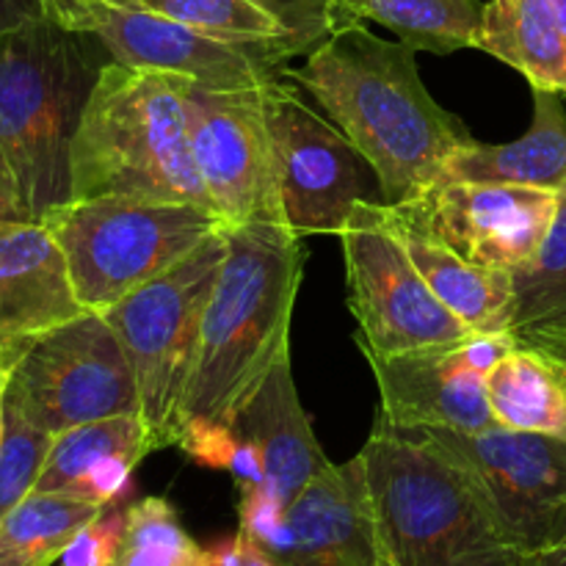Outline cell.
Wrapping results in <instances>:
<instances>
[{"label": "cell", "mask_w": 566, "mask_h": 566, "mask_svg": "<svg viewBox=\"0 0 566 566\" xmlns=\"http://www.w3.org/2000/svg\"><path fill=\"white\" fill-rule=\"evenodd\" d=\"M415 53L409 44L376 36L365 22H343L304 66L282 70L346 133L374 169L385 205L429 191L448 160L473 142L468 125L423 86Z\"/></svg>", "instance_id": "cell-1"}, {"label": "cell", "mask_w": 566, "mask_h": 566, "mask_svg": "<svg viewBox=\"0 0 566 566\" xmlns=\"http://www.w3.org/2000/svg\"><path fill=\"white\" fill-rule=\"evenodd\" d=\"M227 258L205 304L186 423L232 426L285 354L307 247L285 221L224 224Z\"/></svg>", "instance_id": "cell-2"}, {"label": "cell", "mask_w": 566, "mask_h": 566, "mask_svg": "<svg viewBox=\"0 0 566 566\" xmlns=\"http://www.w3.org/2000/svg\"><path fill=\"white\" fill-rule=\"evenodd\" d=\"M188 83L175 72L105 61L72 138V199L127 197L213 210L188 144Z\"/></svg>", "instance_id": "cell-3"}, {"label": "cell", "mask_w": 566, "mask_h": 566, "mask_svg": "<svg viewBox=\"0 0 566 566\" xmlns=\"http://www.w3.org/2000/svg\"><path fill=\"white\" fill-rule=\"evenodd\" d=\"M376 525L390 566H520L479 486L420 429L376 418L363 451Z\"/></svg>", "instance_id": "cell-4"}, {"label": "cell", "mask_w": 566, "mask_h": 566, "mask_svg": "<svg viewBox=\"0 0 566 566\" xmlns=\"http://www.w3.org/2000/svg\"><path fill=\"white\" fill-rule=\"evenodd\" d=\"M92 42L48 17L0 39V149L31 221L72 199V138L103 70Z\"/></svg>", "instance_id": "cell-5"}, {"label": "cell", "mask_w": 566, "mask_h": 566, "mask_svg": "<svg viewBox=\"0 0 566 566\" xmlns=\"http://www.w3.org/2000/svg\"><path fill=\"white\" fill-rule=\"evenodd\" d=\"M61 247L72 287L88 313H105L175 269L224 227L202 205L153 199H70L42 219Z\"/></svg>", "instance_id": "cell-6"}, {"label": "cell", "mask_w": 566, "mask_h": 566, "mask_svg": "<svg viewBox=\"0 0 566 566\" xmlns=\"http://www.w3.org/2000/svg\"><path fill=\"white\" fill-rule=\"evenodd\" d=\"M224 258L227 230L221 227L175 269L99 313L114 326L136 370L142 418L158 448L180 440V412L197 359L199 326Z\"/></svg>", "instance_id": "cell-7"}, {"label": "cell", "mask_w": 566, "mask_h": 566, "mask_svg": "<svg viewBox=\"0 0 566 566\" xmlns=\"http://www.w3.org/2000/svg\"><path fill=\"white\" fill-rule=\"evenodd\" d=\"M337 238L346 258L348 307L359 324V352L401 354L475 335L426 285L392 230L385 202L357 199Z\"/></svg>", "instance_id": "cell-8"}, {"label": "cell", "mask_w": 566, "mask_h": 566, "mask_svg": "<svg viewBox=\"0 0 566 566\" xmlns=\"http://www.w3.org/2000/svg\"><path fill=\"white\" fill-rule=\"evenodd\" d=\"M6 398L53 437L92 420L142 415L136 370L99 313L39 337L11 370Z\"/></svg>", "instance_id": "cell-9"}, {"label": "cell", "mask_w": 566, "mask_h": 566, "mask_svg": "<svg viewBox=\"0 0 566 566\" xmlns=\"http://www.w3.org/2000/svg\"><path fill=\"white\" fill-rule=\"evenodd\" d=\"M457 457L517 553L566 539V440L492 426L479 434L420 429Z\"/></svg>", "instance_id": "cell-10"}, {"label": "cell", "mask_w": 566, "mask_h": 566, "mask_svg": "<svg viewBox=\"0 0 566 566\" xmlns=\"http://www.w3.org/2000/svg\"><path fill=\"white\" fill-rule=\"evenodd\" d=\"M282 213L296 235H340L363 197L359 158L346 133L315 114L291 83L263 86Z\"/></svg>", "instance_id": "cell-11"}, {"label": "cell", "mask_w": 566, "mask_h": 566, "mask_svg": "<svg viewBox=\"0 0 566 566\" xmlns=\"http://www.w3.org/2000/svg\"><path fill=\"white\" fill-rule=\"evenodd\" d=\"M186 108L193 166L224 224L285 221L271 158L263 86L216 92L191 81Z\"/></svg>", "instance_id": "cell-12"}, {"label": "cell", "mask_w": 566, "mask_h": 566, "mask_svg": "<svg viewBox=\"0 0 566 566\" xmlns=\"http://www.w3.org/2000/svg\"><path fill=\"white\" fill-rule=\"evenodd\" d=\"M403 208L468 263L520 274L539 258L551 235L558 191L442 180Z\"/></svg>", "instance_id": "cell-13"}, {"label": "cell", "mask_w": 566, "mask_h": 566, "mask_svg": "<svg viewBox=\"0 0 566 566\" xmlns=\"http://www.w3.org/2000/svg\"><path fill=\"white\" fill-rule=\"evenodd\" d=\"M88 33L103 42L111 61L138 70L175 72L216 92L265 86L276 77V64L296 53L291 44L227 42L155 11L105 0H92Z\"/></svg>", "instance_id": "cell-14"}, {"label": "cell", "mask_w": 566, "mask_h": 566, "mask_svg": "<svg viewBox=\"0 0 566 566\" xmlns=\"http://www.w3.org/2000/svg\"><path fill=\"white\" fill-rule=\"evenodd\" d=\"M464 340L401 354L363 352L379 385V418L396 429H446L464 434L497 426L486 401V374L470 363Z\"/></svg>", "instance_id": "cell-15"}, {"label": "cell", "mask_w": 566, "mask_h": 566, "mask_svg": "<svg viewBox=\"0 0 566 566\" xmlns=\"http://www.w3.org/2000/svg\"><path fill=\"white\" fill-rule=\"evenodd\" d=\"M276 566H390L363 453L326 464L287 506V545Z\"/></svg>", "instance_id": "cell-16"}, {"label": "cell", "mask_w": 566, "mask_h": 566, "mask_svg": "<svg viewBox=\"0 0 566 566\" xmlns=\"http://www.w3.org/2000/svg\"><path fill=\"white\" fill-rule=\"evenodd\" d=\"M88 313L61 247L42 221L0 227V374L42 335Z\"/></svg>", "instance_id": "cell-17"}, {"label": "cell", "mask_w": 566, "mask_h": 566, "mask_svg": "<svg viewBox=\"0 0 566 566\" xmlns=\"http://www.w3.org/2000/svg\"><path fill=\"white\" fill-rule=\"evenodd\" d=\"M158 451L142 415H116L75 426L53 440L33 492H55L111 509L130 490L133 470Z\"/></svg>", "instance_id": "cell-18"}, {"label": "cell", "mask_w": 566, "mask_h": 566, "mask_svg": "<svg viewBox=\"0 0 566 566\" xmlns=\"http://www.w3.org/2000/svg\"><path fill=\"white\" fill-rule=\"evenodd\" d=\"M387 216L409 260L437 298L475 335L512 332L517 315L514 274L481 269L459 258L437 235H431L403 205H387Z\"/></svg>", "instance_id": "cell-19"}, {"label": "cell", "mask_w": 566, "mask_h": 566, "mask_svg": "<svg viewBox=\"0 0 566 566\" xmlns=\"http://www.w3.org/2000/svg\"><path fill=\"white\" fill-rule=\"evenodd\" d=\"M232 429L252 442L265 464V486L285 506L329 464L298 401L291 354L274 365L258 396L243 407Z\"/></svg>", "instance_id": "cell-20"}, {"label": "cell", "mask_w": 566, "mask_h": 566, "mask_svg": "<svg viewBox=\"0 0 566 566\" xmlns=\"http://www.w3.org/2000/svg\"><path fill=\"white\" fill-rule=\"evenodd\" d=\"M442 180L506 182L564 191L566 108L562 94L534 88V116L528 130L509 144H479L473 138L448 160Z\"/></svg>", "instance_id": "cell-21"}, {"label": "cell", "mask_w": 566, "mask_h": 566, "mask_svg": "<svg viewBox=\"0 0 566 566\" xmlns=\"http://www.w3.org/2000/svg\"><path fill=\"white\" fill-rule=\"evenodd\" d=\"M475 48L514 66L531 88L566 97V22L553 0L484 3Z\"/></svg>", "instance_id": "cell-22"}, {"label": "cell", "mask_w": 566, "mask_h": 566, "mask_svg": "<svg viewBox=\"0 0 566 566\" xmlns=\"http://www.w3.org/2000/svg\"><path fill=\"white\" fill-rule=\"evenodd\" d=\"M486 401L497 426L566 440V357L517 340L486 374Z\"/></svg>", "instance_id": "cell-23"}, {"label": "cell", "mask_w": 566, "mask_h": 566, "mask_svg": "<svg viewBox=\"0 0 566 566\" xmlns=\"http://www.w3.org/2000/svg\"><path fill=\"white\" fill-rule=\"evenodd\" d=\"M481 20V0H329V31L343 22H379L398 42L437 55L475 48Z\"/></svg>", "instance_id": "cell-24"}, {"label": "cell", "mask_w": 566, "mask_h": 566, "mask_svg": "<svg viewBox=\"0 0 566 566\" xmlns=\"http://www.w3.org/2000/svg\"><path fill=\"white\" fill-rule=\"evenodd\" d=\"M103 512L81 497L33 492L0 517V566H55L72 539Z\"/></svg>", "instance_id": "cell-25"}, {"label": "cell", "mask_w": 566, "mask_h": 566, "mask_svg": "<svg viewBox=\"0 0 566 566\" xmlns=\"http://www.w3.org/2000/svg\"><path fill=\"white\" fill-rule=\"evenodd\" d=\"M125 6L155 11L227 42L291 44L293 50L313 42L282 0H127Z\"/></svg>", "instance_id": "cell-26"}, {"label": "cell", "mask_w": 566, "mask_h": 566, "mask_svg": "<svg viewBox=\"0 0 566 566\" xmlns=\"http://www.w3.org/2000/svg\"><path fill=\"white\" fill-rule=\"evenodd\" d=\"M517 315L512 335L523 343H542L566 332V188L558 191L556 221L539 258L514 274Z\"/></svg>", "instance_id": "cell-27"}, {"label": "cell", "mask_w": 566, "mask_h": 566, "mask_svg": "<svg viewBox=\"0 0 566 566\" xmlns=\"http://www.w3.org/2000/svg\"><path fill=\"white\" fill-rule=\"evenodd\" d=\"M208 551L182 528L166 497H142L125 509L114 566H205Z\"/></svg>", "instance_id": "cell-28"}, {"label": "cell", "mask_w": 566, "mask_h": 566, "mask_svg": "<svg viewBox=\"0 0 566 566\" xmlns=\"http://www.w3.org/2000/svg\"><path fill=\"white\" fill-rule=\"evenodd\" d=\"M53 434L39 429L3 396V429H0V517L33 495L42 475Z\"/></svg>", "instance_id": "cell-29"}, {"label": "cell", "mask_w": 566, "mask_h": 566, "mask_svg": "<svg viewBox=\"0 0 566 566\" xmlns=\"http://www.w3.org/2000/svg\"><path fill=\"white\" fill-rule=\"evenodd\" d=\"M177 448L188 453L197 464L213 470H227L241 486L265 484V464L258 448L238 437L232 426L221 423H186Z\"/></svg>", "instance_id": "cell-30"}, {"label": "cell", "mask_w": 566, "mask_h": 566, "mask_svg": "<svg viewBox=\"0 0 566 566\" xmlns=\"http://www.w3.org/2000/svg\"><path fill=\"white\" fill-rule=\"evenodd\" d=\"M241 531H247L271 556L287 545V506L265 484L243 486L241 495Z\"/></svg>", "instance_id": "cell-31"}, {"label": "cell", "mask_w": 566, "mask_h": 566, "mask_svg": "<svg viewBox=\"0 0 566 566\" xmlns=\"http://www.w3.org/2000/svg\"><path fill=\"white\" fill-rule=\"evenodd\" d=\"M122 531H125V509H105L94 523H88L81 534L72 539L59 566H114L119 553Z\"/></svg>", "instance_id": "cell-32"}, {"label": "cell", "mask_w": 566, "mask_h": 566, "mask_svg": "<svg viewBox=\"0 0 566 566\" xmlns=\"http://www.w3.org/2000/svg\"><path fill=\"white\" fill-rule=\"evenodd\" d=\"M205 566H276V562L247 531L238 528L235 536L210 547Z\"/></svg>", "instance_id": "cell-33"}, {"label": "cell", "mask_w": 566, "mask_h": 566, "mask_svg": "<svg viewBox=\"0 0 566 566\" xmlns=\"http://www.w3.org/2000/svg\"><path fill=\"white\" fill-rule=\"evenodd\" d=\"M20 221H31V216H28L25 202L20 197V186H17L9 158L0 149V227L20 224Z\"/></svg>", "instance_id": "cell-34"}, {"label": "cell", "mask_w": 566, "mask_h": 566, "mask_svg": "<svg viewBox=\"0 0 566 566\" xmlns=\"http://www.w3.org/2000/svg\"><path fill=\"white\" fill-rule=\"evenodd\" d=\"M44 17L70 31H86L92 28V0H42Z\"/></svg>", "instance_id": "cell-35"}, {"label": "cell", "mask_w": 566, "mask_h": 566, "mask_svg": "<svg viewBox=\"0 0 566 566\" xmlns=\"http://www.w3.org/2000/svg\"><path fill=\"white\" fill-rule=\"evenodd\" d=\"M287 3L310 39H324L329 33V0H287Z\"/></svg>", "instance_id": "cell-36"}, {"label": "cell", "mask_w": 566, "mask_h": 566, "mask_svg": "<svg viewBox=\"0 0 566 566\" xmlns=\"http://www.w3.org/2000/svg\"><path fill=\"white\" fill-rule=\"evenodd\" d=\"M39 17H44L42 0H0V39Z\"/></svg>", "instance_id": "cell-37"}, {"label": "cell", "mask_w": 566, "mask_h": 566, "mask_svg": "<svg viewBox=\"0 0 566 566\" xmlns=\"http://www.w3.org/2000/svg\"><path fill=\"white\" fill-rule=\"evenodd\" d=\"M520 566H566V539L520 556Z\"/></svg>", "instance_id": "cell-38"}, {"label": "cell", "mask_w": 566, "mask_h": 566, "mask_svg": "<svg viewBox=\"0 0 566 566\" xmlns=\"http://www.w3.org/2000/svg\"><path fill=\"white\" fill-rule=\"evenodd\" d=\"M542 346H545V348H551V352H558V354H566V332H564V335H558V337H553V340H547V343H542Z\"/></svg>", "instance_id": "cell-39"}, {"label": "cell", "mask_w": 566, "mask_h": 566, "mask_svg": "<svg viewBox=\"0 0 566 566\" xmlns=\"http://www.w3.org/2000/svg\"><path fill=\"white\" fill-rule=\"evenodd\" d=\"M105 3H114V6H125L127 0H105Z\"/></svg>", "instance_id": "cell-40"}, {"label": "cell", "mask_w": 566, "mask_h": 566, "mask_svg": "<svg viewBox=\"0 0 566 566\" xmlns=\"http://www.w3.org/2000/svg\"><path fill=\"white\" fill-rule=\"evenodd\" d=\"M564 357H566V354H564Z\"/></svg>", "instance_id": "cell-41"}, {"label": "cell", "mask_w": 566, "mask_h": 566, "mask_svg": "<svg viewBox=\"0 0 566 566\" xmlns=\"http://www.w3.org/2000/svg\"><path fill=\"white\" fill-rule=\"evenodd\" d=\"M55 566H59V564H55Z\"/></svg>", "instance_id": "cell-42"}]
</instances>
